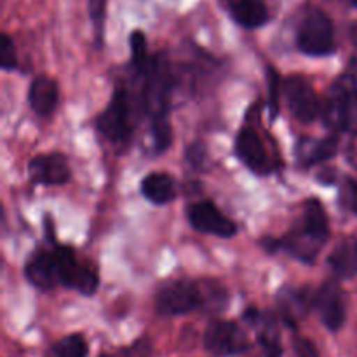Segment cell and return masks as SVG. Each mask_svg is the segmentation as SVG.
Here are the masks:
<instances>
[{
	"label": "cell",
	"mask_w": 357,
	"mask_h": 357,
	"mask_svg": "<svg viewBox=\"0 0 357 357\" xmlns=\"http://www.w3.org/2000/svg\"><path fill=\"white\" fill-rule=\"evenodd\" d=\"M96 128L101 136L114 145H124L129 142L132 132L131 108H129L128 91L117 87L108 101L107 108L98 115Z\"/></svg>",
	"instance_id": "7"
},
{
	"label": "cell",
	"mask_w": 357,
	"mask_h": 357,
	"mask_svg": "<svg viewBox=\"0 0 357 357\" xmlns=\"http://www.w3.org/2000/svg\"><path fill=\"white\" fill-rule=\"evenodd\" d=\"M100 357H117V356H108V354H101Z\"/></svg>",
	"instance_id": "32"
},
{
	"label": "cell",
	"mask_w": 357,
	"mask_h": 357,
	"mask_svg": "<svg viewBox=\"0 0 357 357\" xmlns=\"http://www.w3.org/2000/svg\"><path fill=\"white\" fill-rule=\"evenodd\" d=\"M54 257L58 264L59 284L65 288L75 289L82 295H94L100 286V275L98 271L89 264L77 257L75 250L70 246L54 243Z\"/></svg>",
	"instance_id": "6"
},
{
	"label": "cell",
	"mask_w": 357,
	"mask_h": 357,
	"mask_svg": "<svg viewBox=\"0 0 357 357\" xmlns=\"http://www.w3.org/2000/svg\"><path fill=\"white\" fill-rule=\"evenodd\" d=\"M152 356V344L146 338H139L128 349H122L117 357H150Z\"/></svg>",
	"instance_id": "27"
},
{
	"label": "cell",
	"mask_w": 357,
	"mask_h": 357,
	"mask_svg": "<svg viewBox=\"0 0 357 357\" xmlns=\"http://www.w3.org/2000/svg\"><path fill=\"white\" fill-rule=\"evenodd\" d=\"M142 103L152 121L169 117V100L173 89V75L166 56H153L150 66L143 73Z\"/></svg>",
	"instance_id": "3"
},
{
	"label": "cell",
	"mask_w": 357,
	"mask_h": 357,
	"mask_svg": "<svg viewBox=\"0 0 357 357\" xmlns=\"http://www.w3.org/2000/svg\"><path fill=\"white\" fill-rule=\"evenodd\" d=\"M282 94L291 115L302 124H312L323 112L316 89L305 77H288L282 82Z\"/></svg>",
	"instance_id": "8"
},
{
	"label": "cell",
	"mask_w": 357,
	"mask_h": 357,
	"mask_svg": "<svg viewBox=\"0 0 357 357\" xmlns=\"http://www.w3.org/2000/svg\"><path fill=\"white\" fill-rule=\"evenodd\" d=\"M142 194L152 204L164 206L176 197L174 180L167 173H149L142 180Z\"/></svg>",
	"instance_id": "20"
},
{
	"label": "cell",
	"mask_w": 357,
	"mask_h": 357,
	"mask_svg": "<svg viewBox=\"0 0 357 357\" xmlns=\"http://www.w3.org/2000/svg\"><path fill=\"white\" fill-rule=\"evenodd\" d=\"M131 59L132 65H135V70L139 75H143L146 72V68L150 66V61H152V56H149V51H146L145 33L142 30H136L131 33Z\"/></svg>",
	"instance_id": "23"
},
{
	"label": "cell",
	"mask_w": 357,
	"mask_h": 357,
	"mask_svg": "<svg viewBox=\"0 0 357 357\" xmlns=\"http://www.w3.org/2000/svg\"><path fill=\"white\" fill-rule=\"evenodd\" d=\"M331 272L338 279H352L357 275V239H345L331 251L328 258Z\"/></svg>",
	"instance_id": "19"
},
{
	"label": "cell",
	"mask_w": 357,
	"mask_h": 357,
	"mask_svg": "<svg viewBox=\"0 0 357 357\" xmlns=\"http://www.w3.org/2000/svg\"><path fill=\"white\" fill-rule=\"evenodd\" d=\"M340 201L342 208H345L347 211L357 215V180L356 178H347L344 181V185L340 187Z\"/></svg>",
	"instance_id": "26"
},
{
	"label": "cell",
	"mask_w": 357,
	"mask_h": 357,
	"mask_svg": "<svg viewBox=\"0 0 357 357\" xmlns=\"http://www.w3.org/2000/svg\"><path fill=\"white\" fill-rule=\"evenodd\" d=\"M236 155L255 174L267 176L275 169L264 139L253 126H243L236 136Z\"/></svg>",
	"instance_id": "10"
},
{
	"label": "cell",
	"mask_w": 357,
	"mask_h": 357,
	"mask_svg": "<svg viewBox=\"0 0 357 357\" xmlns=\"http://www.w3.org/2000/svg\"><path fill=\"white\" fill-rule=\"evenodd\" d=\"M281 316L289 326H295L300 319L309 314L310 307H314V298L309 300V293L305 289H288L284 288L278 295Z\"/></svg>",
	"instance_id": "18"
},
{
	"label": "cell",
	"mask_w": 357,
	"mask_h": 357,
	"mask_svg": "<svg viewBox=\"0 0 357 357\" xmlns=\"http://www.w3.org/2000/svg\"><path fill=\"white\" fill-rule=\"evenodd\" d=\"M152 138L153 149L157 153H162L169 149L171 143H173V129H171L169 117L152 121Z\"/></svg>",
	"instance_id": "24"
},
{
	"label": "cell",
	"mask_w": 357,
	"mask_h": 357,
	"mask_svg": "<svg viewBox=\"0 0 357 357\" xmlns=\"http://www.w3.org/2000/svg\"><path fill=\"white\" fill-rule=\"evenodd\" d=\"M296 47L307 56H331L337 51L335 26L324 10L314 9L303 17L296 33Z\"/></svg>",
	"instance_id": "5"
},
{
	"label": "cell",
	"mask_w": 357,
	"mask_h": 357,
	"mask_svg": "<svg viewBox=\"0 0 357 357\" xmlns=\"http://www.w3.org/2000/svg\"><path fill=\"white\" fill-rule=\"evenodd\" d=\"M338 152L337 132L328 138H303L296 146V155L303 166L310 167L316 164L326 162Z\"/></svg>",
	"instance_id": "17"
},
{
	"label": "cell",
	"mask_w": 357,
	"mask_h": 357,
	"mask_svg": "<svg viewBox=\"0 0 357 357\" xmlns=\"http://www.w3.org/2000/svg\"><path fill=\"white\" fill-rule=\"evenodd\" d=\"M232 17L241 26L255 30L267 23L268 9L264 0H237L232 6Z\"/></svg>",
	"instance_id": "21"
},
{
	"label": "cell",
	"mask_w": 357,
	"mask_h": 357,
	"mask_svg": "<svg viewBox=\"0 0 357 357\" xmlns=\"http://www.w3.org/2000/svg\"><path fill=\"white\" fill-rule=\"evenodd\" d=\"M28 103L31 110L40 117L51 115L59 103L58 82L47 75L35 77L28 89Z\"/></svg>",
	"instance_id": "16"
},
{
	"label": "cell",
	"mask_w": 357,
	"mask_h": 357,
	"mask_svg": "<svg viewBox=\"0 0 357 357\" xmlns=\"http://www.w3.org/2000/svg\"><path fill=\"white\" fill-rule=\"evenodd\" d=\"M352 3H354V6L357 7V0H352Z\"/></svg>",
	"instance_id": "33"
},
{
	"label": "cell",
	"mask_w": 357,
	"mask_h": 357,
	"mask_svg": "<svg viewBox=\"0 0 357 357\" xmlns=\"http://www.w3.org/2000/svg\"><path fill=\"white\" fill-rule=\"evenodd\" d=\"M295 352H296V357H319V354H317V349L314 347L312 342L307 340V338H296Z\"/></svg>",
	"instance_id": "29"
},
{
	"label": "cell",
	"mask_w": 357,
	"mask_h": 357,
	"mask_svg": "<svg viewBox=\"0 0 357 357\" xmlns=\"http://www.w3.org/2000/svg\"><path fill=\"white\" fill-rule=\"evenodd\" d=\"M202 155H204V149H202L199 143H195V145H192L190 149H188V159H190L192 166H201L202 162Z\"/></svg>",
	"instance_id": "31"
},
{
	"label": "cell",
	"mask_w": 357,
	"mask_h": 357,
	"mask_svg": "<svg viewBox=\"0 0 357 357\" xmlns=\"http://www.w3.org/2000/svg\"><path fill=\"white\" fill-rule=\"evenodd\" d=\"M279 75L275 73L274 68H268V93H271V112H272V119L278 115L279 112Z\"/></svg>",
	"instance_id": "28"
},
{
	"label": "cell",
	"mask_w": 357,
	"mask_h": 357,
	"mask_svg": "<svg viewBox=\"0 0 357 357\" xmlns=\"http://www.w3.org/2000/svg\"><path fill=\"white\" fill-rule=\"evenodd\" d=\"M24 275L31 286L44 289V291H49L56 284H59V272L54 251L37 250L35 253H31L26 260V265H24Z\"/></svg>",
	"instance_id": "14"
},
{
	"label": "cell",
	"mask_w": 357,
	"mask_h": 357,
	"mask_svg": "<svg viewBox=\"0 0 357 357\" xmlns=\"http://www.w3.org/2000/svg\"><path fill=\"white\" fill-rule=\"evenodd\" d=\"M28 176L35 185L54 187V185H65L72 173H70L68 160L63 153H44L33 157L28 162Z\"/></svg>",
	"instance_id": "13"
},
{
	"label": "cell",
	"mask_w": 357,
	"mask_h": 357,
	"mask_svg": "<svg viewBox=\"0 0 357 357\" xmlns=\"http://www.w3.org/2000/svg\"><path fill=\"white\" fill-rule=\"evenodd\" d=\"M155 309L160 316H185L195 310H206L204 282L190 279H176L159 289L155 296Z\"/></svg>",
	"instance_id": "4"
},
{
	"label": "cell",
	"mask_w": 357,
	"mask_h": 357,
	"mask_svg": "<svg viewBox=\"0 0 357 357\" xmlns=\"http://www.w3.org/2000/svg\"><path fill=\"white\" fill-rule=\"evenodd\" d=\"M248 335L232 321H213L204 333V349L215 357H232L250 351Z\"/></svg>",
	"instance_id": "9"
},
{
	"label": "cell",
	"mask_w": 357,
	"mask_h": 357,
	"mask_svg": "<svg viewBox=\"0 0 357 357\" xmlns=\"http://www.w3.org/2000/svg\"><path fill=\"white\" fill-rule=\"evenodd\" d=\"M0 66L6 72H13V70L17 68L16 47H14L13 38L7 33H3L2 38H0Z\"/></svg>",
	"instance_id": "25"
},
{
	"label": "cell",
	"mask_w": 357,
	"mask_h": 357,
	"mask_svg": "<svg viewBox=\"0 0 357 357\" xmlns=\"http://www.w3.org/2000/svg\"><path fill=\"white\" fill-rule=\"evenodd\" d=\"M244 319L257 330L258 344L264 349L265 357H281V333H279L278 321L272 314L260 312L257 309H248L244 314Z\"/></svg>",
	"instance_id": "15"
},
{
	"label": "cell",
	"mask_w": 357,
	"mask_h": 357,
	"mask_svg": "<svg viewBox=\"0 0 357 357\" xmlns=\"http://www.w3.org/2000/svg\"><path fill=\"white\" fill-rule=\"evenodd\" d=\"M187 216L190 225L197 232L209 234V236L230 239L237 234V225L220 211L218 206L213 201H199L187 209Z\"/></svg>",
	"instance_id": "11"
},
{
	"label": "cell",
	"mask_w": 357,
	"mask_h": 357,
	"mask_svg": "<svg viewBox=\"0 0 357 357\" xmlns=\"http://www.w3.org/2000/svg\"><path fill=\"white\" fill-rule=\"evenodd\" d=\"M91 14H93V20L96 23V26H100V30L103 28V14H105V0H91Z\"/></svg>",
	"instance_id": "30"
},
{
	"label": "cell",
	"mask_w": 357,
	"mask_h": 357,
	"mask_svg": "<svg viewBox=\"0 0 357 357\" xmlns=\"http://www.w3.org/2000/svg\"><path fill=\"white\" fill-rule=\"evenodd\" d=\"M321 117L333 132L357 135V82L354 77L342 75L331 84Z\"/></svg>",
	"instance_id": "2"
},
{
	"label": "cell",
	"mask_w": 357,
	"mask_h": 357,
	"mask_svg": "<svg viewBox=\"0 0 357 357\" xmlns=\"http://www.w3.org/2000/svg\"><path fill=\"white\" fill-rule=\"evenodd\" d=\"M52 352H54V357H87L89 347L82 335L73 333L56 342Z\"/></svg>",
	"instance_id": "22"
},
{
	"label": "cell",
	"mask_w": 357,
	"mask_h": 357,
	"mask_svg": "<svg viewBox=\"0 0 357 357\" xmlns=\"http://www.w3.org/2000/svg\"><path fill=\"white\" fill-rule=\"evenodd\" d=\"M314 307L330 331L337 333L347 321V302L337 282H324L314 295Z\"/></svg>",
	"instance_id": "12"
},
{
	"label": "cell",
	"mask_w": 357,
	"mask_h": 357,
	"mask_svg": "<svg viewBox=\"0 0 357 357\" xmlns=\"http://www.w3.org/2000/svg\"><path fill=\"white\" fill-rule=\"evenodd\" d=\"M330 239V222L319 199H309L303 204L302 218L282 239L275 241L278 250L286 251L303 264H314Z\"/></svg>",
	"instance_id": "1"
}]
</instances>
